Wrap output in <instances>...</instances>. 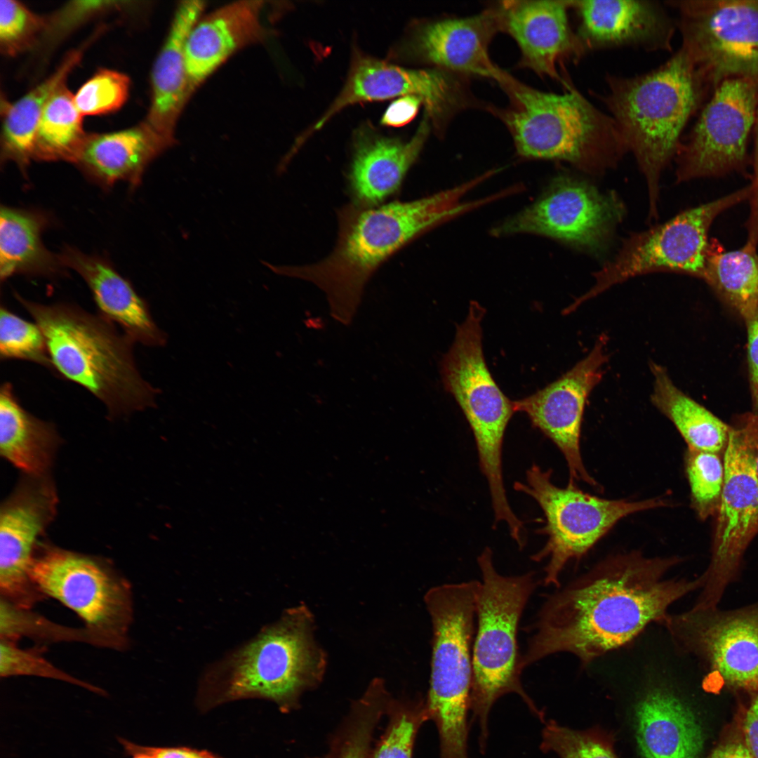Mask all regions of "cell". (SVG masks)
I'll return each instance as SVG.
<instances>
[{
  "mask_svg": "<svg viewBox=\"0 0 758 758\" xmlns=\"http://www.w3.org/2000/svg\"><path fill=\"white\" fill-rule=\"evenodd\" d=\"M678 557L632 551L609 556L547 597L522 656L526 667L548 656L568 653L585 667L623 647L652 623H660L676 601L704 578L667 577Z\"/></svg>",
  "mask_w": 758,
  "mask_h": 758,
  "instance_id": "6da1fadb",
  "label": "cell"
},
{
  "mask_svg": "<svg viewBox=\"0 0 758 758\" xmlns=\"http://www.w3.org/2000/svg\"><path fill=\"white\" fill-rule=\"evenodd\" d=\"M484 180L479 175L408 201L373 206L351 202L338 211L337 240L326 258L298 266L265 265L276 274L315 285L325 294L332 318L349 326L367 283L386 260L437 225L488 203L487 198L463 201L464 196Z\"/></svg>",
  "mask_w": 758,
  "mask_h": 758,
  "instance_id": "7a4b0ae2",
  "label": "cell"
},
{
  "mask_svg": "<svg viewBox=\"0 0 758 758\" xmlns=\"http://www.w3.org/2000/svg\"><path fill=\"white\" fill-rule=\"evenodd\" d=\"M315 619L303 602L286 609L253 638L204 672L196 702L201 711L244 699H263L288 713L322 681L326 652L315 639Z\"/></svg>",
  "mask_w": 758,
  "mask_h": 758,
  "instance_id": "3957f363",
  "label": "cell"
},
{
  "mask_svg": "<svg viewBox=\"0 0 758 758\" xmlns=\"http://www.w3.org/2000/svg\"><path fill=\"white\" fill-rule=\"evenodd\" d=\"M15 298L41 328L53 372L98 399L112 418L156 405L158 390L140 374L135 344L116 325L79 305Z\"/></svg>",
  "mask_w": 758,
  "mask_h": 758,
  "instance_id": "277c9868",
  "label": "cell"
},
{
  "mask_svg": "<svg viewBox=\"0 0 758 758\" xmlns=\"http://www.w3.org/2000/svg\"><path fill=\"white\" fill-rule=\"evenodd\" d=\"M596 96L616 121L646 182L650 218L658 214L660 175L677 154L681 133L706 87L681 48L657 69L625 77L607 74Z\"/></svg>",
  "mask_w": 758,
  "mask_h": 758,
  "instance_id": "5b68a950",
  "label": "cell"
},
{
  "mask_svg": "<svg viewBox=\"0 0 758 758\" xmlns=\"http://www.w3.org/2000/svg\"><path fill=\"white\" fill-rule=\"evenodd\" d=\"M500 86L510 105L497 112L521 157L565 161L583 172L600 174L628 152L612 117L574 85L557 94L532 88L511 77Z\"/></svg>",
  "mask_w": 758,
  "mask_h": 758,
  "instance_id": "8992f818",
  "label": "cell"
},
{
  "mask_svg": "<svg viewBox=\"0 0 758 758\" xmlns=\"http://www.w3.org/2000/svg\"><path fill=\"white\" fill-rule=\"evenodd\" d=\"M492 556L491 549L486 547L477 557L481 581L476 600L477 630L472 646L470 711L479 727L482 752L489 735L490 711L503 696L519 695L536 716L544 718L523 688L522 656L517 643L519 620L537 582L533 572L515 576L500 574Z\"/></svg>",
  "mask_w": 758,
  "mask_h": 758,
  "instance_id": "52a82bcc",
  "label": "cell"
},
{
  "mask_svg": "<svg viewBox=\"0 0 758 758\" xmlns=\"http://www.w3.org/2000/svg\"><path fill=\"white\" fill-rule=\"evenodd\" d=\"M479 580L444 584L424 597L432 626L429 720L436 725L439 758H470L468 713Z\"/></svg>",
  "mask_w": 758,
  "mask_h": 758,
  "instance_id": "ba28073f",
  "label": "cell"
},
{
  "mask_svg": "<svg viewBox=\"0 0 758 758\" xmlns=\"http://www.w3.org/2000/svg\"><path fill=\"white\" fill-rule=\"evenodd\" d=\"M485 312L479 302H470L466 319L456 326L453 343L441 360V374L445 390L455 398L473 432L492 507L503 510L509 503L503 478V444L516 411L514 401L500 390L485 361L481 326Z\"/></svg>",
  "mask_w": 758,
  "mask_h": 758,
  "instance_id": "9c48e42d",
  "label": "cell"
},
{
  "mask_svg": "<svg viewBox=\"0 0 758 758\" xmlns=\"http://www.w3.org/2000/svg\"><path fill=\"white\" fill-rule=\"evenodd\" d=\"M550 469L535 463L526 471V481H516L514 490L524 493L540 506L545 525L538 532L547 536L544 547L532 557L547 559L543 582L559 587V577L566 564L578 560L622 519L634 513L669 506L667 499L642 500L606 499L580 490L575 483L559 487L552 481Z\"/></svg>",
  "mask_w": 758,
  "mask_h": 758,
  "instance_id": "30bf717a",
  "label": "cell"
},
{
  "mask_svg": "<svg viewBox=\"0 0 758 758\" xmlns=\"http://www.w3.org/2000/svg\"><path fill=\"white\" fill-rule=\"evenodd\" d=\"M731 426L711 559L695 603L699 607L718 606L728 587L738 580L744 553L758 533V415H742Z\"/></svg>",
  "mask_w": 758,
  "mask_h": 758,
  "instance_id": "8fae6325",
  "label": "cell"
},
{
  "mask_svg": "<svg viewBox=\"0 0 758 758\" xmlns=\"http://www.w3.org/2000/svg\"><path fill=\"white\" fill-rule=\"evenodd\" d=\"M750 194L747 186L630 236L616 257L595 272L594 284L566 311L572 312L610 287L644 274L677 272L703 279L712 222L725 210L749 199Z\"/></svg>",
  "mask_w": 758,
  "mask_h": 758,
  "instance_id": "7c38bea8",
  "label": "cell"
},
{
  "mask_svg": "<svg viewBox=\"0 0 758 758\" xmlns=\"http://www.w3.org/2000/svg\"><path fill=\"white\" fill-rule=\"evenodd\" d=\"M30 578L43 594L74 611L107 647L121 649L133 618L130 585L107 563L55 547L36 551Z\"/></svg>",
  "mask_w": 758,
  "mask_h": 758,
  "instance_id": "4fadbf2b",
  "label": "cell"
},
{
  "mask_svg": "<svg viewBox=\"0 0 758 758\" xmlns=\"http://www.w3.org/2000/svg\"><path fill=\"white\" fill-rule=\"evenodd\" d=\"M685 51L705 86L758 81V0H672Z\"/></svg>",
  "mask_w": 758,
  "mask_h": 758,
  "instance_id": "5bb4252c",
  "label": "cell"
},
{
  "mask_svg": "<svg viewBox=\"0 0 758 758\" xmlns=\"http://www.w3.org/2000/svg\"><path fill=\"white\" fill-rule=\"evenodd\" d=\"M675 648L696 658L707 678L750 694L758 692V601L731 610L693 606L660 623Z\"/></svg>",
  "mask_w": 758,
  "mask_h": 758,
  "instance_id": "9a60e30c",
  "label": "cell"
},
{
  "mask_svg": "<svg viewBox=\"0 0 758 758\" xmlns=\"http://www.w3.org/2000/svg\"><path fill=\"white\" fill-rule=\"evenodd\" d=\"M625 213L613 192L561 175L532 204L494 227V236L531 233L590 253H600Z\"/></svg>",
  "mask_w": 758,
  "mask_h": 758,
  "instance_id": "2e32d148",
  "label": "cell"
},
{
  "mask_svg": "<svg viewBox=\"0 0 758 758\" xmlns=\"http://www.w3.org/2000/svg\"><path fill=\"white\" fill-rule=\"evenodd\" d=\"M677 154L678 181L729 172L743 163L754 127L758 81L732 78L714 88Z\"/></svg>",
  "mask_w": 758,
  "mask_h": 758,
  "instance_id": "e0dca14e",
  "label": "cell"
},
{
  "mask_svg": "<svg viewBox=\"0 0 758 758\" xmlns=\"http://www.w3.org/2000/svg\"><path fill=\"white\" fill-rule=\"evenodd\" d=\"M407 95L421 100L425 114L437 129L444 127L456 112L468 103L465 86L454 73L441 69H407L358 56L352 62L338 95L314 125L300 138V141L303 143L347 106Z\"/></svg>",
  "mask_w": 758,
  "mask_h": 758,
  "instance_id": "ac0fdd59",
  "label": "cell"
},
{
  "mask_svg": "<svg viewBox=\"0 0 758 758\" xmlns=\"http://www.w3.org/2000/svg\"><path fill=\"white\" fill-rule=\"evenodd\" d=\"M606 337L598 338L591 351L555 381L534 394L514 401L516 412H523L532 426L550 439L564 456L569 483H598L588 473L580 452V432L586 401L600 382L608 361Z\"/></svg>",
  "mask_w": 758,
  "mask_h": 758,
  "instance_id": "d6986e66",
  "label": "cell"
},
{
  "mask_svg": "<svg viewBox=\"0 0 758 758\" xmlns=\"http://www.w3.org/2000/svg\"><path fill=\"white\" fill-rule=\"evenodd\" d=\"M22 481L2 505L0 514L1 597L30 609L43 594L30 578L38 539L56 510V493L44 476Z\"/></svg>",
  "mask_w": 758,
  "mask_h": 758,
  "instance_id": "ffe728a7",
  "label": "cell"
},
{
  "mask_svg": "<svg viewBox=\"0 0 758 758\" xmlns=\"http://www.w3.org/2000/svg\"><path fill=\"white\" fill-rule=\"evenodd\" d=\"M573 1H505L498 6L502 31L516 41L521 65L540 76L573 84L564 72L566 62L578 63L587 49L570 26Z\"/></svg>",
  "mask_w": 758,
  "mask_h": 758,
  "instance_id": "44dd1931",
  "label": "cell"
},
{
  "mask_svg": "<svg viewBox=\"0 0 758 758\" xmlns=\"http://www.w3.org/2000/svg\"><path fill=\"white\" fill-rule=\"evenodd\" d=\"M577 34L587 51L631 46L670 51L675 23L656 1H573Z\"/></svg>",
  "mask_w": 758,
  "mask_h": 758,
  "instance_id": "7402d4cb",
  "label": "cell"
},
{
  "mask_svg": "<svg viewBox=\"0 0 758 758\" xmlns=\"http://www.w3.org/2000/svg\"><path fill=\"white\" fill-rule=\"evenodd\" d=\"M499 31L502 27L498 6L474 16L422 25L412 38V51L439 69L489 78L500 86L510 75L496 66L488 54L489 44Z\"/></svg>",
  "mask_w": 758,
  "mask_h": 758,
  "instance_id": "603a6c76",
  "label": "cell"
},
{
  "mask_svg": "<svg viewBox=\"0 0 758 758\" xmlns=\"http://www.w3.org/2000/svg\"><path fill=\"white\" fill-rule=\"evenodd\" d=\"M263 8L260 0L234 1L196 22L185 47L190 95L234 53L264 40Z\"/></svg>",
  "mask_w": 758,
  "mask_h": 758,
  "instance_id": "cb8c5ba5",
  "label": "cell"
},
{
  "mask_svg": "<svg viewBox=\"0 0 758 758\" xmlns=\"http://www.w3.org/2000/svg\"><path fill=\"white\" fill-rule=\"evenodd\" d=\"M430 131L427 114L408 140L359 132L353 147L347 180L352 203L366 206L382 204L395 194L418 157Z\"/></svg>",
  "mask_w": 758,
  "mask_h": 758,
  "instance_id": "d4e9b609",
  "label": "cell"
},
{
  "mask_svg": "<svg viewBox=\"0 0 758 758\" xmlns=\"http://www.w3.org/2000/svg\"><path fill=\"white\" fill-rule=\"evenodd\" d=\"M58 255L65 267L77 272L86 283L101 316L134 343L164 345L166 335L155 323L147 302L107 260L69 246Z\"/></svg>",
  "mask_w": 758,
  "mask_h": 758,
  "instance_id": "484cf974",
  "label": "cell"
},
{
  "mask_svg": "<svg viewBox=\"0 0 758 758\" xmlns=\"http://www.w3.org/2000/svg\"><path fill=\"white\" fill-rule=\"evenodd\" d=\"M205 8L206 3L198 0L183 1L178 4L152 67L151 104L144 121L173 145L176 142L178 120L190 97L185 67V43Z\"/></svg>",
  "mask_w": 758,
  "mask_h": 758,
  "instance_id": "4316f807",
  "label": "cell"
},
{
  "mask_svg": "<svg viewBox=\"0 0 758 758\" xmlns=\"http://www.w3.org/2000/svg\"><path fill=\"white\" fill-rule=\"evenodd\" d=\"M635 735L644 758H701L704 733L689 706L670 689L646 691L635 707Z\"/></svg>",
  "mask_w": 758,
  "mask_h": 758,
  "instance_id": "83f0119b",
  "label": "cell"
},
{
  "mask_svg": "<svg viewBox=\"0 0 758 758\" xmlns=\"http://www.w3.org/2000/svg\"><path fill=\"white\" fill-rule=\"evenodd\" d=\"M173 145L142 121L115 132L88 134L74 164L101 187L124 181L135 188L147 166Z\"/></svg>",
  "mask_w": 758,
  "mask_h": 758,
  "instance_id": "f1b7e54d",
  "label": "cell"
},
{
  "mask_svg": "<svg viewBox=\"0 0 758 758\" xmlns=\"http://www.w3.org/2000/svg\"><path fill=\"white\" fill-rule=\"evenodd\" d=\"M49 225L44 213L1 206L0 277L1 281L13 275L54 277L65 267L59 255L44 246L41 236Z\"/></svg>",
  "mask_w": 758,
  "mask_h": 758,
  "instance_id": "f546056e",
  "label": "cell"
},
{
  "mask_svg": "<svg viewBox=\"0 0 758 758\" xmlns=\"http://www.w3.org/2000/svg\"><path fill=\"white\" fill-rule=\"evenodd\" d=\"M59 440L55 427L27 411L12 384L4 383L0 389L1 456L30 476H44Z\"/></svg>",
  "mask_w": 758,
  "mask_h": 758,
  "instance_id": "4dcf8cb0",
  "label": "cell"
},
{
  "mask_svg": "<svg viewBox=\"0 0 758 758\" xmlns=\"http://www.w3.org/2000/svg\"><path fill=\"white\" fill-rule=\"evenodd\" d=\"M650 367L651 403L673 423L688 447L724 454L731 426L679 389L664 366L651 362Z\"/></svg>",
  "mask_w": 758,
  "mask_h": 758,
  "instance_id": "1f68e13d",
  "label": "cell"
},
{
  "mask_svg": "<svg viewBox=\"0 0 758 758\" xmlns=\"http://www.w3.org/2000/svg\"><path fill=\"white\" fill-rule=\"evenodd\" d=\"M81 57L71 52L57 69L15 102L6 106L1 136V161L16 164L23 175L32 159L36 130L44 109L53 93L65 84Z\"/></svg>",
  "mask_w": 758,
  "mask_h": 758,
  "instance_id": "d6a6232c",
  "label": "cell"
},
{
  "mask_svg": "<svg viewBox=\"0 0 758 758\" xmlns=\"http://www.w3.org/2000/svg\"><path fill=\"white\" fill-rule=\"evenodd\" d=\"M747 241L742 248L726 251L710 242L703 280L746 321L758 309V253Z\"/></svg>",
  "mask_w": 758,
  "mask_h": 758,
  "instance_id": "836d02e7",
  "label": "cell"
},
{
  "mask_svg": "<svg viewBox=\"0 0 758 758\" xmlns=\"http://www.w3.org/2000/svg\"><path fill=\"white\" fill-rule=\"evenodd\" d=\"M82 117L74 95L65 84L61 86L47 102L39 121L32 159L74 164L88 135L84 130Z\"/></svg>",
  "mask_w": 758,
  "mask_h": 758,
  "instance_id": "e575fe53",
  "label": "cell"
},
{
  "mask_svg": "<svg viewBox=\"0 0 758 758\" xmlns=\"http://www.w3.org/2000/svg\"><path fill=\"white\" fill-rule=\"evenodd\" d=\"M392 698L384 679L371 680L332 735L322 758H370L374 733Z\"/></svg>",
  "mask_w": 758,
  "mask_h": 758,
  "instance_id": "d590c367",
  "label": "cell"
},
{
  "mask_svg": "<svg viewBox=\"0 0 758 758\" xmlns=\"http://www.w3.org/2000/svg\"><path fill=\"white\" fill-rule=\"evenodd\" d=\"M385 717V727L370 758H413L417 734L429 720L425 698L392 696Z\"/></svg>",
  "mask_w": 758,
  "mask_h": 758,
  "instance_id": "8d00e7d4",
  "label": "cell"
},
{
  "mask_svg": "<svg viewBox=\"0 0 758 758\" xmlns=\"http://www.w3.org/2000/svg\"><path fill=\"white\" fill-rule=\"evenodd\" d=\"M0 637L13 641L20 637L47 641H77L107 647L105 641L85 628H72L51 622L1 597Z\"/></svg>",
  "mask_w": 758,
  "mask_h": 758,
  "instance_id": "74e56055",
  "label": "cell"
},
{
  "mask_svg": "<svg viewBox=\"0 0 758 758\" xmlns=\"http://www.w3.org/2000/svg\"><path fill=\"white\" fill-rule=\"evenodd\" d=\"M684 463L693 509L703 520L717 515L724 479L719 454L688 447Z\"/></svg>",
  "mask_w": 758,
  "mask_h": 758,
  "instance_id": "f35d334b",
  "label": "cell"
},
{
  "mask_svg": "<svg viewBox=\"0 0 758 758\" xmlns=\"http://www.w3.org/2000/svg\"><path fill=\"white\" fill-rule=\"evenodd\" d=\"M0 359L31 361L53 372L45 338L39 326L3 305L0 307Z\"/></svg>",
  "mask_w": 758,
  "mask_h": 758,
  "instance_id": "ab89813d",
  "label": "cell"
},
{
  "mask_svg": "<svg viewBox=\"0 0 758 758\" xmlns=\"http://www.w3.org/2000/svg\"><path fill=\"white\" fill-rule=\"evenodd\" d=\"M540 747L560 758H616L611 738L602 731L573 730L554 721L545 724Z\"/></svg>",
  "mask_w": 758,
  "mask_h": 758,
  "instance_id": "60d3db41",
  "label": "cell"
},
{
  "mask_svg": "<svg viewBox=\"0 0 758 758\" xmlns=\"http://www.w3.org/2000/svg\"><path fill=\"white\" fill-rule=\"evenodd\" d=\"M129 89L130 79L126 74L102 69L79 88L74 102L82 116L107 114L122 107Z\"/></svg>",
  "mask_w": 758,
  "mask_h": 758,
  "instance_id": "b9f144b4",
  "label": "cell"
},
{
  "mask_svg": "<svg viewBox=\"0 0 758 758\" xmlns=\"http://www.w3.org/2000/svg\"><path fill=\"white\" fill-rule=\"evenodd\" d=\"M46 18L19 1H0V48L6 56H15L30 48L43 35Z\"/></svg>",
  "mask_w": 758,
  "mask_h": 758,
  "instance_id": "7bdbcfd3",
  "label": "cell"
},
{
  "mask_svg": "<svg viewBox=\"0 0 758 758\" xmlns=\"http://www.w3.org/2000/svg\"><path fill=\"white\" fill-rule=\"evenodd\" d=\"M36 676L66 681L99 694L101 689L78 679L60 670L34 649H21L13 641L1 639L0 676Z\"/></svg>",
  "mask_w": 758,
  "mask_h": 758,
  "instance_id": "ee69618b",
  "label": "cell"
},
{
  "mask_svg": "<svg viewBox=\"0 0 758 758\" xmlns=\"http://www.w3.org/2000/svg\"><path fill=\"white\" fill-rule=\"evenodd\" d=\"M128 1H75L67 3L46 18L44 35L49 40L62 38L64 35L86 22L93 17L108 11L123 8Z\"/></svg>",
  "mask_w": 758,
  "mask_h": 758,
  "instance_id": "f6af8a7d",
  "label": "cell"
},
{
  "mask_svg": "<svg viewBox=\"0 0 758 758\" xmlns=\"http://www.w3.org/2000/svg\"><path fill=\"white\" fill-rule=\"evenodd\" d=\"M125 753L131 755L136 752L147 754L153 758H222L208 750L187 747H151L137 745L124 738H118Z\"/></svg>",
  "mask_w": 758,
  "mask_h": 758,
  "instance_id": "bcb514c9",
  "label": "cell"
},
{
  "mask_svg": "<svg viewBox=\"0 0 758 758\" xmlns=\"http://www.w3.org/2000/svg\"><path fill=\"white\" fill-rule=\"evenodd\" d=\"M747 331V361L754 413L758 415V309L745 321Z\"/></svg>",
  "mask_w": 758,
  "mask_h": 758,
  "instance_id": "7dc6e473",
  "label": "cell"
},
{
  "mask_svg": "<svg viewBox=\"0 0 758 758\" xmlns=\"http://www.w3.org/2000/svg\"><path fill=\"white\" fill-rule=\"evenodd\" d=\"M421 104L417 97H400L389 105L382 117L381 123L394 127L404 126L415 117Z\"/></svg>",
  "mask_w": 758,
  "mask_h": 758,
  "instance_id": "c3c4849f",
  "label": "cell"
},
{
  "mask_svg": "<svg viewBox=\"0 0 758 758\" xmlns=\"http://www.w3.org/2000/svg\"><path fill=\"white\" fill-rule=\"evenodd\" d=\"M751 698L742 722V739L752 758H758V692Z\"/></svg>",
  "mask_w": 758,
  "mask_h": 758,
  "instance_id": "681fc988",
  "label": "cell"
},
{
  "mask_svg": "<svg viewBox=\"0 0 758 758\" xmlns=\"http://www.w3.org/2000/svg\"><path fill=\"white\" fill-rule=\"evenodd\" d=\"M754 172L750 186V213L747 222L748 239L758 243V105L754 123Z\"/></svg>",
  "mask_w": 758,
  "mask_h": 758,
  "instance_id": "f907efd6",
  "label": "cell"
},
{
  "mask_svg": "<svg viewBox=\"0 0 758 758\" xmlns=\"http://www.w3.org/2000/svg\"><path fill=\"white\" fill-rule=\"evenodd\" d=\"M709 758H752L741 738L731 739L719 744Z\"/></svg>",
  "mask_w": 758,
  "mask_h": 758,
  "instance_id": "816d5d0a",
  "label": "cell"
},
{
  "mask_svg": "<svg viewBox=\"0 0 758 758\" xmlns=\"http://www.w3.org/2000/svg\"><path fill=\"white\" fill-rule=\"evenodd\" d=\"M131 758H153L150 755L142 752H136L131 754Z\"/></svg>",
  "mask_w": 758,
  "mask_h": 758,
  "instance_id": "f5cc1de1",
  "label": "cell"
},
{
  "mask_svg": "<svg viewBox=\"0 0 758 758\" xmlns=\"http://www.w3.org/2000/svg\"><path fill=\"white\" fill-rule=\"evenodd\" d=\"M756 472H757V478H758V451H757V456H756Z\"/></svg>",
  "mask_w": 758,
  "mask_h": 758,
  "instance_id": "db71d44e",
  "label": "cell"
}]
</instances>
